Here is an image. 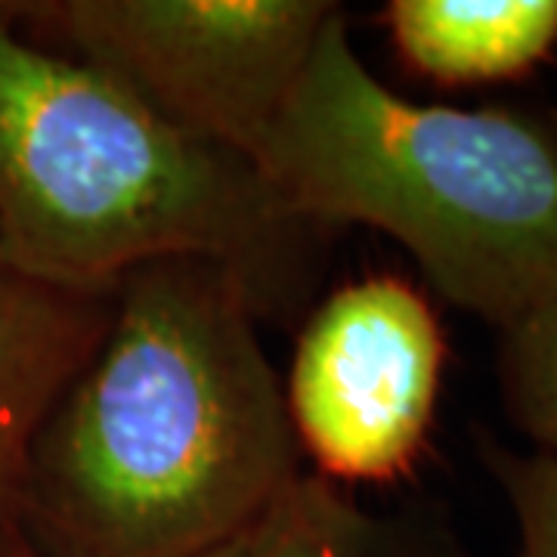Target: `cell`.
I'll list each match as a JSON object with an SVG mask.
<instances>
[{"mask_svg": "<svg viewBox=\"0 0 557 557\" xmlns=\"http://www.w3.org/2000/svg\"><path fill=\"white\" fill-rule=\"evenodd\" d=\"M255 161L298 218L397 239L440 298L498 332L557 304L555 139L508 109L397 97L341 10Z\"/></svg>", "mask_w": 557, "mask_h": 557, "instance_id": "3957f363", "label": "cell"}, {"mask_svg": "<svg viewBox=\"0 0 557 557\" xmlns=\"http://www.w3.org/2000/svg\"><path fill=\"white\" fill-rule=\"evenodd\" d=\"M208 557H242V542H236V545H226V548H220V552H214V555Z\"/></svg>", "mask_w": 557, "mask_h": 557, "instance_id": "7c38bea8", "label": "cell"}, {"mask_svg": "<svg viewBox=\"0 0 557 557\" xmlns=\"http://www.w3.org/2000/svg\"><path fill=\"white\" fill-rule=\"evenodd\" d=\"M300 471L239 278L156 260L121 278L100 347L40 424L13 530L38 557H208Z\"/></svg>", "mask_w": 557, "mask_h": 557, "instance_id": "6da1fadb", "label": "cell"}, {"mask_svg": "<svg viewBox=\"0 0 557 557\" xmlns=\"http://www.w3.org/2000/svg\"><path fill=\"white\" fill-rule=\"evenodd\" d=\"M446 338L434 307L397 276L335 288L300 325L285 412L300 456L341 483L409 474L437 412Z\"/></svg>", "mask_w": 557, "mask_h": 557, "instance_id": "5b68a950", "label": "cell"}, {"mask_svg": "<svg viewBox=\"0 0 557 557\" xmlns=\"http://www.w3.org/2000/svg\"><path fill=\"white\" fill-rule=\"evenodd\" d=\"M391 44L416 75L446 84H493L530 75L557 47V0H394Z\"/></svg>", "mask_w": 557, "mask_h": 557, "instance_id": "52a82bcc", "label": "cell"}, {"mask_svg": "<svg viewBox=\"0 0 557 557\" xmlns=\"http://www.w3.org/2000/svg\"><path fill=\"white\" fill-rule=\"evenodd\" d=\"M242 557H449L397 520L359 508L332 480L300 471L242 539Z\"/></svg>", "mask_w": 557, "mask_h": 557, "instance_id": "ba28073f", "label": "cell"}, {"mask_svg": "<svg viewBox=\"0 0 557 557\" xmlns=\"http://www.w3.org/2000/svg\"><path fill=\"white\" fill-rule=\"evenodd\" d=\"M480 461L502 486L520 530V557H557V458L523 456L480 434Z\"/></svg>", "mask_w": 557, "mask_h": 557, "instance_id": "30bf717a", "label": "cell"}, {"mask_svg": "<svg viewBox=\"0 0 557 557\" xmlns=\"http://www.w3.org/2000/svg\"><path fill=\"white\" fill-rule=\"evenodd\" d=\"M325 236L258 161L159 119L106 72L40 47L0 3V263L69 292H115L137 267L205 258L258 319L292 322Z\"/></svg>", "mask_w": 557, "mask_h": 557, "instance_id": "7a4b0ae2", "label": "cell"}, {"mask_svg": "<svg viewBox=\"0 0 557 557\" xmlns=\"http://www.w3.org/2000/svg\"><path fill=\"white\" fill-rule=\"evenodd\" d=\"M329 0L10 3L22 35L119 81L193 137L255 159L288 102Z\"/></svg>", "mask_w": 557, "mask_h": 557, "instance_id": "277c9868", "label": "cell"}, {"mask_svg": "<svg viewBox=\"0 0 557 557\" xmlns=\"http://www.w3.org/2000/svg\"><path fill=\"white\" fill-rule=\"evenodd\" d=\"M498 384L511 421L557 458V304L498 332Z\"/></svg>", "mask_w": 557, "mask_h": 557, "instance_id": "9c48e42d", "label": "cell"}, {"mask_svg": "<svg viewBox=\"0 0 557 557\" xmlns=\"http://www.w3.org/2000/svg\"><path fill=\"white\" fill-rule=\"evenodd\" d=\"M0 557H38L28 545H25V539L13 530V523L10 527H3L0 530Z\"/></svg>", "mask_w": 557, "mask_h": 557, "instance_id": "8fae6325", "label": "cell"}, {"mask_svg": "<svg viewBox=\"0 0 557 557\" xmlns=\"http://www.w3.org/2000/svg\"><path fill=\"white\" fill-rule=\"evenodd\" d=\"M115 292L53 288L0 263V530L13 523L40 424L100 347Z\"/></svg>", "mask_w": 557, "mask_h": 557, "instance_id": "8992f818", "label": "cell"}]
</instances>
